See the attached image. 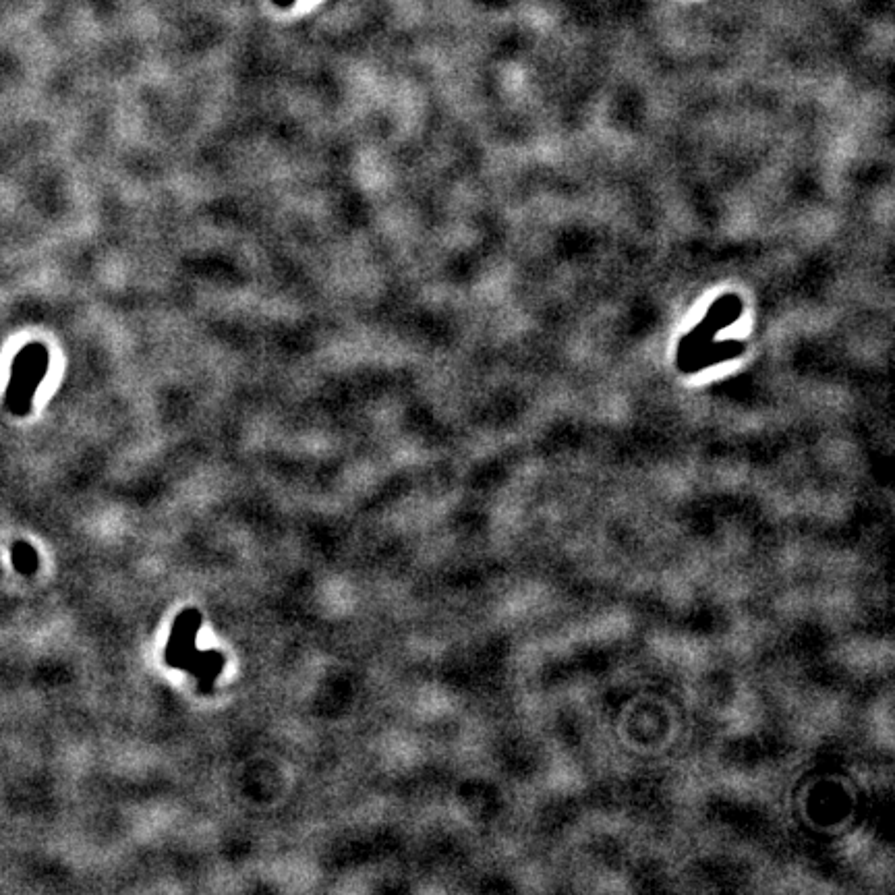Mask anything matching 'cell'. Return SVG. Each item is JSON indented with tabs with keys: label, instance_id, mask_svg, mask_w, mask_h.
I'll list each match as a JSON object with an SVG mask.
<instances>
[{
	"label": "cell",
	"instance_id": "obj_1",
	"mask_svg": "<svg viewBox=\"0 0 895 895\" xmlns=\"http://www.w3.org/2000/svg\"><path fill=\"white\" fill-rule=\"evenodd\" d=\"M15 380L9 390V407L15 415H25L32 407V396L40 386L48 367V353L42 344L27 346L15 363Z\"/></svg>",
	"mask_w": 895,
	"mask_h": 895
},
{
	"label": "cell",
	"instance_id": "obj_2",
	"mask_svg": "<svg viewBox=\"0 0 895 895\" xmlns=\"http://www.w3.org/2000/svg\"><path fill=\"white\" fill-rule=\"evenodd\" d=\"M13 566L19 574L32 576L38 570V552L27 541H15L11 545Z\"/></svg>",
	"mask_w": 895,
	"mask_h": 895
}]
</instances>
